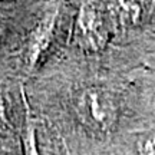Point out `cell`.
Returning <instances> with one entry per match:
<instances>
[{"label":"cell","instance_id":"cell-4","mask_svg":"<svg viewBox=\"0 0 155 155\" xmlns=\"http://www.w3.org/2000/svg\"><path fill=\"white\" fill-rule=\"evenodd\" d=\"M115 10L118 12V16L127 23H137L142 16V5L135 2H119L115 3Z\"/></svg>","mask_w":155,"mask_h":155},{"label":"cell","instance_id":"cell-2","mask_svg":"<svg viewBox=\"0 0 155 155\" xmlns=\"http://www.w3.org/2000/svg\"><path fill=\"white\" fill-rule=\"evenodd\" d=\"M78 43L86 50H101L108 42V28L102 10L92 3H83L78 12L75 26Z\"/></svg>","mask_w":155,"mask_h":155},{"label":"cell","instance_id":"cell-5","mask_svg":"<svg viewBox=\"0 0 155 155\" xmlns=\"http://www.w3.org/2000/svg\"><path fill=\"white\" fill-rule=\"evenodd\" d=\"M22 142L25 155H40L38 148V141H36V129H35L33 122L29 116H26V125H25Z\"/></svg>","mask_w":155,"mask_h":155},{"label":"cell","instance_id":"cell-1","mask_svg":"<svg viewBox=\"0 0 155 155\" xmlns=\"http://www.w3.org/2000/svg\"><path fill=\"white\" fill-rule=\"evenodd\" d=\"M73 109L85 127L95 132H108L118 121V105L111 92L101 86H88L73 96Z\"/></svg>","mask_w":155,"mask_h":155},{"label":"cell","instance_id":"cell-3","mask_svg":"<svg viewBox=\"0 0 155 155\" xmlns=\"http://www.w3.org/2000/svg\"><path fill=\"white\" fill-rule=\"evenodd\" d=\"M56 19H58V10L55 9L52 12H48L32 29L25 46V62L29 68H33L40 59V56L48 50L55 33Z\"/></svg>","mask_w":155,"mask_h":155},{"label":"cell","instance_id":"cell-6","mask_svg":"<svg viewBox=\"0 0 155 155\" xmlns=\"http://www.w3.org/2000/svg\"><path fill=\"white\" fill-rule=\"evenodd\" d=\"M7 129V115H6V105L5 98L0 89V134H3Z\"/></svg>","mask_w":155,"mask_h":155},{"label":"cell","instance_id":"cell-7","mask_svg":"<svg viewBox=\"0 0 155 155\" xmlns=\"http://www.w3.org/2000/svg\"><path fill=\"white\" fill-rule=\"evenodd\" d=\"M2 36H3V29L0 28V39H2Z\"/></svg>","mask_w":155,"mask_h":155}]
</instances>
